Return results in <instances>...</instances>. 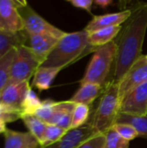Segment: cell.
Returning a JSON list of instances; mask_svg holds the SVG:
<instances>
[{
    "instance_id": "9a60e30c",
    "label": "cell",
    "mask_w": 147,
    "mask_h": 148,
    "mask_svg": "<svg viewBox=\"0 0 147 148\" xmlns=\"http://www.w3.org/2000/svg\"><path fill=\"white\" fill-rule=\"evenodd\" d=\"M105 86L94 83H87L81 85V88L71 97L70 101L75 104H84L90 106L94 100L103 93Z\"/></svg>"
},
{
    "instance_id": "9c48e42d",
    "label": "cell",
    "mask_w": 147,
    "mask_h": 148,
    "mask_svg": "<svg viewBox=\"0 0 147 148\" xmlns=\"http://www.w3.org/2000/svg\"><path fill=\"white\" fill-rule=\"evenodd\" d=\"M120 114L146 116L147 82L134 89L120 103Z\"/></svg>"
},
{
    "instance_id": "ba28073f",
    "label": "cell",
    "mask_w": 147,
    "mask_h": 148,
    "mask_svg": "<svg viewBox=\"0 0 147 148\" xmlns=\"http://www.w3.org/2000/svg\"><path fill=\"white\" fill-rule=\"evenodd\" d=\"M0 30L13 33L24 30L23 17L14 0H0Z\"/></svg>"
},
{
    "instance_id": "ac0fdd59",
    "label": "cell",
    "mask_w": 147,
    "mask_h": 148,
    "mask_svg": "<svg viewBox=\"0 0 147 148\" xmlns=\"http://www.w3.org/2000/svg\"><path fill=\"white\" fill-rule=\"evenodd\" d=\"M121 28L122 26L107 27L89 33V44L94 48H99L114 41L113 39L119 35Z\"/></svg>"
},
{
    "instance_id": "d6a6232c",
    "label": "cell",
    "mask_w": 147,
    "mask_h": 148,
    "mask_svg": "<svg viewBox=\"0 0 147 148\" xmlns=\"http://www.w3.org/2000/svg\"><path fill=\"white\" fill-rule=\"evenodd\" d=\"M146 57H147V56H146Z\"/></svg>"
},
{
    "instance_id": "ffe728a7",
    "label": "cell",
    "mask_w": 147,
    "mask_h": 148,
    "mask_svg": "<svg viewBox=\"0 0 147 148\" xmlns=\"http://www.w3.org/2000/svg\"><path fill=\"white\" fill-rule=\"evenodd\" d=\"M16 48L12 49L0 60V95L9 84L10 78V69L16 56Z\"/></svg>"
},
{
    "instance_id": "e0dca14e",
    "label": "cell",
    "mask_w": 147,
    "mask_h": 148,
    "mask_svg": "<svg viewBox=\"0 0 147 148\" xmlns=\"http://www.w3.org/2000/svg\"><path fill=\"white\" fill-rule=\"evenodd\" d=\"M62 69L60 68H49L41 66L35 73L32 80V86L36 88L39 91L48 90L59 72Z\"/></svg>"
},
{
    "instance_id": "4fadbf2b",
    "label": "cell",
    "mask_w": 147,
    "mask_h": 148,
    "mask_svg": "<svg viewBox=\"0 0 147 148\" xmlns=\"http://www.w3.org/2000/svg\"><path fill=\"white\" fill-rule=\"evenodd\" d=\"M59 38L49 35H28L26 45L43 63L57 44Z\"/></svg>"
},
{
    "instance_id": "d4e9b609",
    "label": "cell",
    "mask_w": 147,
    "mask_h": 148,
    "mask_svg": "<svg viewBox=\"0 0 147 148\" xmlns=\"http://www.w3.org/2000/svg\"><path fill=\"white\" fill-rule=\"evenodd\" d=\"M105 148H129V141L111 128L105 134Z\"/></svg>"
},
{
    "instance_id": "3957f363",
    "label": "cell",
    "mask_w": 147,
    "mask_h": 148,
    "mask_svg": "<svg viewBox=\"0 0 147 148\" xmlns=\"http://www.w3.org/2000/svg\"><path fill=\"white\" fill-rule=\"evenodd\" d=\"M120 114V100L118 82L109 81L104 87L98 107L90 122L95 134H105L118 121Z\"/></svg>"
},
{
    "instance_id": "d6986e66",
    "label": "cell",
    "mask_w": 147,
    "mask_h": 148,
    "mask_svg": "<svg viewBox=\"0 0 147 148\" xmlns=\"http://www.w3.org/2000/svg\"><path fill=\"white\" fill-rule=\"evenodd\" d=\"M21 119L23 120L24 125L28 128L29 132L40 142L42 141L47 125L35 114H23L22 115Z\"/></svg>"
},
{
    "instance_id": "484cf974",
    "label": "cell",
    "mask_w": 147,
    "mask_h": 148,
    "mask_svg": "<svg viewBox=\"0 0 147 148\" xmlns=\"http://www.w3.org/2000/svg\"><path fill=\"white\" fill-rule=\"evenodd\" d=\"M42 102L36 94L30 89L29 92L22 108V115L23 114H35L37 109L41 107Z\"/></svg>"
},
{
    "instance_id": "2e32d148",
    "label": "cell",
    "mask_w": 147,
    "mask_h": 148,
    "mask_svg": "<svg viewBox=\"0 0 147 148\" xmlns=\"http://www.w3.org/2000/svg\"><path fill=\"white\" fill-rule=\"evenodd\" d=\"M28 34L23 30L21 32H8L0 30V60L12 49L27 42Z\"/></svg>"
},
{
    "instance_id": "7a4b0ae2",
    "label": "cell",
    "mask_w": 147,
    "mask_h": 148,
    "mask_svg": "<svg viewBox=\"0 0 147 148\" xmlns=\"http://www.w3.org/2000/svg\"><path fill=\"white\" fill-rule=\"evenodd\" d=\"M88 36L89 33L85 29L76 32L66 33L59 39L57 44L42 66L64 69L82 56L88 47L92 48L88 42Z\"/></svg>"
},
{
    "instance_id": "8992f818",
    "label": "cell",
    "mask_w": 147,
    "mask_h": 148,
    "mask_svg": "<svg viewBox=\"0 0 147 148\" xmlns=\"http://www.w3.org/2000/svg\"><path fill=\"white\" fill-rule=\"evenodd\" d=\"M24 23V31L28 35H49L62 38L66 32L49 23L37 14L26 1H16Z\"/></svg>"
},
{
    "instance_id": "8fae6325",
    "label": "cell",
    "mask_w": 147,
    "mask_h": 148,
    "mask_svg": "<svg viewBox=\"0 0 147 148\" xmlns=\"http://www.w3.org/2000/svg\"><path fill=\"white\" fill-rule=\"evenodd\" d=\"M94 135H95V133L91 124L87 123L81 127L68 131L59 141L41 148H76Z\"/></svg>"
},
{
    "instance_id": "44dd1931",
    "label": "cell",
    "mask_w": 147,
    "mask_h": 148,
    "mask_svg": "<svg viewBox=\"0 0 147 148\" xmlns=\"http://www.w3.org/2000/svg\"><path fill=\"white\" fill-rule=\"evenodd\" d=\"M117 122L129 123L133 126L139 133V136L147 140V115L146 116H135L125 114H120Z\"/></svg>"
},
{
    "instance_id": "7c38bea8",
    "label": "cell",
    "mask_w": 147,
    "mask_h": 148,
    "mask_svg": "<svg viewBox=\"0 0 147 148\" xmlns=\"http://www.w3.org/2000/svg\"><path fill=\"white\" fill-rule=\"evenodd\" d=\"M131 14V10H125L115 13L105 14L101 16H94L93 19L88 23L85 29L88 33H91L103 28L121 26L123 23H126L129 19Z\"/></svg>"
},
{
    "instance_id": "7402d4cb",
    "label": "cell",
    "mask_w": 147,
    "mask_h": 148,
    "mask_svg": "<svg viewBox=\"0 0 147 148\" xmlns=\"http://www.w3.org/2000/svg\"><path fill=\"white\" fill-rule=\"evenodd\" d=\"M89 114H90L89 106L84 104H75L73 112L72 124H71L70 130L77 129L86 125L89 117Z\"/></svg>"
},
{
    "instance_id": "83f0119b",
    "label": "cell",
    "mask_w": 147,
    "mask_h": 148,
    "mask_svg": "<svg viewBox=\"0 0 147 148\" xmlns=\"http://www.w3.org/2000/svg\"><path fill=\"white\" fill-rule=\"evenodd\" d=\"M22 114L20 112L0 103V121L4 123H10L21 119Z\"/></svg>"
},
{
    "instance_id": "4dcf8cb0",
    "label": "cell",
    "mask_w": 147,
    "mask_h": 148,
    "mask_svg": "<svg viewBox=\"0 0 147 148\" xmlns=\"http://www.w3.org/2000/svg\"><path fill=\"white\" fill-rule=\"evenodd\" d=\"M94 3L101 8H106L108 5H110L113 3V1H111V0H95V1H94Z\"/></svg>"
},
{
    "instance_id": "6da1fadb",
    "label": "cell",
    "mask_w": 147,
    "mask_h": 148,
    "mask_svg": "<svg viewBox=\"0 0 147 148\" xmlns=\"http://www.w3.org/2000/svg\"><path fill=\"white\" fill-rule=\"evenodd\" d=\"M147 29V3L132 10L131 16L119 33L113 79L119 82L130 68L143 56L142 48Z\"/></svg>"
},
{
    "instance_id": "5bb4252c",
    "label": "cell",
    "mask_w": 147,
    "mask_h": 148,
    "mask_svg": "<svg viewBox=\"0 0 147 148\" xmlns=\"http://www.w3.org/2000/svg\"><path fill=\"white\" fill-rule=\"evenodd\" d=\"M4 135V148H41L40 142L29 132H17L7 128Z\"/></svg>"
},
{
    "instance_id": "f1b7e54d",
    "label": "cell",
    "mask_w": 147,
    "mask_h": 148,
    "mask_svg": "<svg viewBox=\"0 0 147 148\" xmlns=\"http://www.w3.org/2000/svg\"><path fill=\"white\" fill-rule=\"evenodd\" d=\"M105 134H95L76 148H105Z\"/></svg>"
},
{
    "instance_id": "30bf717a",
    "label": "cell",
    "mask_w": 147,
    "mask_h": 148,
    "mask_svg": "<svg viewBox=\"0 0 147 148\" xmlns=\"http://www.w3.org/2000/svg\"><path fill=\"white\" fill-rule=\"evenodd\" d=\"M30 89L29 82L10 83L0 95V103L20 112L22 114L23 105Z\"/></svg>"
},
{
    "instance_id": "5b68a950",
    "label": "cell",
    "mask_w": 147,
    "mask_h": 148,
    "mask_svg": "<svg viewBox=\"0 0 147 148\" xmlns=\"http://www.w3.org/2000/svg\"><path fill=\"white\" fill-rule=\"evenodd\" d=\"M42 62L29 47L20 45L16 49V56L10 69V83L29 82Z\"/></svg>"
},
{
    "instance_id": "cb8c5ba5",
    "label": "cell",
    "mask_w": 147,
    "mask_h": 148,
    "mask_svg": "<svg viewBox=\"0 0 147 148\" xmlns=\"http://www.w3.org/2000/svg\"><path fill=\"white\" fill-rule=\"evenodd\" d=\"M55 101L51 100H46L42 102L41 107L35 113V115L42 120L46 124H51L54 113H55Z\"/></svg>"
},
{
    "instance_id": "4316f807",
    "label": "cell",
    "mask_w": 147,
    "mask_h": 148,
    "mask_svg": "<svg viewBox=\"0 0 147 148\" xmlns=\"http://www.w3.org/2000/svg\"><path fill=\"white\" fill-rule=\"evenodd\" d=\"M112 128L115 130L123 139L128 141L139 137V133L136 128L129 123L117 122Z\"/></svg>"
},
{
    "instance_id": "1f68e13d",
    "label": "cell",
    "mask_w": 147,
    "mask_h": 148,
    "mask_svg": "<svg viewBox=\"0 0 147 148\" xmlns=\"http://www.w3.org/2000/svg\"><path fill=\"white\" fill-rule=\"evenodd\" d=\"M6 129H7L6 123H4L2 121H0V134H4V132L6 131Z\"/></svg>"
},
{
    "instance_id": "277c9868",
    "label": "cell",
    "mask_w": 147,
    "mask_h": 148,
    "mask_svg": "<svg viewBox=\"0 0 147 148\" xmlns=\"http://www.w3.org/2000/svg\"><path fill=\"white\" fill-rule=\"evenodd\" d=\"M117 51L115 41H113L94 50L93 57L87 68V70L80 81L81 85L94 83L101 86L107 84V80L114 63Z\"/></svg>"
},
{
    "instance_id": "52a82bcc",
    "label": "cell",
    "mask_w": 147,
    "mask_h": 148,
    "mask_svg": "<svg viewBox=\"0 0 147 148\" xmlns=\"http://www.w3.org/2000/svg\"><path fill=\"white\" fill-rule=\"evenodd\" d=\"M146 82L147 57L142 56L118 82L120 103L130 93Z\"/></svg>"
},
{
    "instance_id": "603a6c76",
    "label": "cell",
    "mask_w": 147,
    "mask_h": 148,
    "mask_svg": "<svg viewBox=\"0 0 147 148\" xmlns=\"http://www.w3.org/2000/svg\"><path fill=\"white\" fill-rule=\"evenodd\" d=\"M67 133L68 131L59 127L56 125L48 124L42 141L41 143V147H45L59 141L62 137L65 136Z\"/></svg>"
},
{
    "instance_id": "f546056e",
    "label": "cell",
    "mask_w": 147,
    "mask_h": 148,
    "mask_svg": "<svg viewBox=\"0 0 147 148\" xmlns=\"http://www.w3.org/2000/svg\"><path fill=\"white\" fill-rule=\"evenodd\" d=\"M68 3H71L74 7L82 9L92 14V5L94 3L92 0H69Z\"/></svg>"
}]
</instances>
